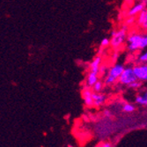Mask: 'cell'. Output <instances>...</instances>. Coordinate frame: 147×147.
I'll list each match as a JSON object with an SVG mask.
<instances>
[{
  "label": "cell",
  "mask_w": 147,
  "mask_h": 147,
  "mask_svg": "<svg viewBox=\"0 0 147 147\" xmlns=\"http://www.w3.org/2000/svg\"><path fill=\"white\" fill-rule=\"evenodd\" d=\"M92 100H93V107L95 108H100L107 101V96L102 92H95L92 93Z\"/></svg>",
  "instance_id": "30bf717a"
},
{
  "label": "cell",
  "mask_w": 147,
  "mask_h": 147,
  "mask_svg": "<svg viewBox=\"0 0 147 147\" xmlns=\"http://www.w3.org/2000/svg\"><path fill=\"white\" fill-rule=\"evenodd\" d=\"M146 6L140 1H136L134 3H132L127 9L125 12V17H137L139 13L145 8Z\"/></svg>",
  "instance_id": "52a82bcc"
},
{
  "label": "cell",
  "mask_w": 147,
  "mask_h": 147,
  "mask_svg": "<svg viewBox=\"0 0 147 147\" xmlns=\"http://www.w3.org/2000/svg\"><path fill=\"white\" fill-rule=\"evenodd\" d=\"M140 1H141L145 6H147V0H140Z\"/></svg>",
  "instance_id": "7402d4cb"
},
{
  "label": "cell",
  "mask_w": 147,
  "mask_h": 147,
  "mask_svg": "<svg viewBox=\"0 0 147 147\" xmlns=\"http://www.w3.org/2000/svg\"><path fill=\"white\" fill-rule=\"evenodd\" d=\"M134 2V0H124V3L125 4H128V3H130V5Z\"/></svg>",
  "instance_id": "44dd1931"
},
{
  "label": "cell",
  "mask_w": 147,
  "mask_h": 147,
  "mask_svg": "<svg viewBox=\"0 0 147 147\" xmlns=\"http://www.w3.org/2000/svg\"><path fill=\"white\" fill-rule=\"evenodd\" d=\"M124 69V66L122 63H114L110 67L108 68V71L104 74V80L103 82L105 86H114L118 82V79L121 76L123 71Z\"/></svg>",
  "instance_id": "3957f363"
},
{
  "label": "cell",
  "mask_w": 147,
  "mask_h": 147,
  "mask_svg": "<svg viewBox=\"0 0 147 147\" xmlns=\"http://www.w3.org/2000/svg\"><path fill=\"white\" fill-rule=\"evenodd\" d=\"M135 102L140 106H147V89L142 90L138 93L135 98Z\"/></svg>",
  "instance_id": "7c38bea8"
},
{
  "label": "cell",
  "mask_w": 147,
  "mask_h": 147,
  "mask_svg": "<svg viewBox=\"0 0 147 147\" xmlns=\"http://www.w3.org/2000/svg\"><path fill=\"white\" fill-rule=\"evenodd\" d=\"M135 24H136V18L135 17H125L123 25L127 26L129 28H132L135 26Z\"/></svg>",
  "instance_id": "5bb4252c"
},
{
  "label": "cell",
  "mask_w": 147,
  "mask_h": 147,
  "mask_svg": "<svg viewBox=\"0 0 147 147\" xmlns=\"http://www.w3.org/2000/svg\"><path fill=\"white\" fill-rule=\"evenodd\" d=\"M142 84L143 83L141 81H139V80H136L135 82H133L132 84H130L128 87L131 88V89H139V88H141Z\"/></svg>",
  "instance_id": "ac0fdd59"
},
{
  "label": "cell",
  "mask_w": 147,
  "mask_h": 147,
  "mask_svg": "<svg viewBox=\"0 0 147 147\" xmlns=\"http://www.w3.org/2000/svg\"><path fill=\"white\" fill-rule=\"evenodd\" d=\"M92 93L93 91L92 88L84 86L82 89V98L84 100L85 105L87 108H92L93 107V100H92Z\"/></svg>",
  "instance_id": "ba28073f"
},
{
  "label": "cell",
  "mask_w": 147,
  "mask_h": 147,
  "mask_svg": "<svg viewBox=\"0 0 147 147\" xmlns=\"http://www.w3.org/2000/svg\"><path fill=\"white\" fill-rule=\"evenodd\" d=\"M103 59L100 55H98L92 59L91 63L89 64V71L93 72V73H97L100 75V68L102 64Z\"/></svg>",
  "instance_id": "9c48e42d"
},
{
  "label": "cell",
  "mask_w": 147,
  "mask_h": 147,
  "mask_svg": "<svg viewBox=\"0 0 147 147\" xmlns=\"http://www.w3.org/2000/svg\"><path fill=\"white\" fill-rule=\"evenodd\" d=\"M136 80L138 79L134 73V71H133V67L132 66H127V67H124L117 83H119L121 86L128 87L130 84L135 82Z\"/></svg>",
  "instance_id": "277c9868"
},
{
  "label": "cell",
  "mask_w": 147,
  "mask_h": 147,
  "mask_svg": "<svg viewBox=\"0 0 147 147\" xmlns=\"http://www.w3.org/2000/svg\"><path fill=\"white\" fill-rule=\"evenodd\" d=\"M67 147H73V146H72V145H68Z\"/></svg>",
  "instance_id": "cb8c5ba5"
},
{
  "label": "cell",
  "mask_w": 147,
  "mask_h": 147,
  "mask_svg": "<svg viewBox=\"0 0 147 147\" xmlns=\"http://www.w3.org/2000/svg\"><path fill=\"white\" fill-rule=\"evenodd\" d=\"M137 62L138 63H147V49L139 53L137 57Z\"/></svg>",
  "instance_id": "2e32d148"
},
{
  "label": "cell",
  "mask_w": 147,
  "mask_h": 147,
  "mask_svg": "<svg viewBox=\"0 0 147 147\" xmlns=\"http://www.w3.org/2000/svg\"><path fill=\"white\" fill-rule=\"evenodd\" d=\"M132 67L137 79L142 83H147V63L136 62Z\"/></svg>",
  "instance_id": "5b68a950"
},
{
  "label": "cell",
  "mask_w": 147,
  "mask_h": 147,
  "mask_svg": "<svg viewBox=\"0 0 147 147\" xmlns=\"http://www.w3.org/2000/svg\"><path fill=\"white\" fill-rule=\"evenodd\" d=\"M104 114H105V115H106V116H108V117H110V116H111L110 112H109V111H108V110H105V111H104Z\"/></svg>",
  "instance_id": "ffe728a7"
},
{
  "label": "cell",
  "mask_w": 147,
  "mask_h": 147,
  "mask_svg": "<svg viewBox=\"0 0 147 147\" xmlns=\"http://www.w3.org/2000/svg\"><path fill=\"white\" fill-rule=\"evenodd\" d=\"M136 109V107L133 105V104H130V103H124L123 106V112L125 113H132V112H134Z\"/></svg>",
  "instance_id": "9a60e30c"
},
{
  "label": "cell",
  "mask_w": 147,
  "mask_h": 147,
  "mask_svg": "<svg viewBox=\"0 0 147 147\" xmlns=\"http://www.w3.org/2000/svg\"><path fill=\"white\" fill-rule=\"evenodd\" d=\"M100 46L101 49H107L108 47H109L110 46V39H109V38H103L100 41Z\"/></svg>",
  "instance_id": "e0dca14e"
},
{
  "label": "cell",
  "mask_w": 147,
  "mask_h": 147,
  "mask_svg": "<svg viewBox=\"0 0 147 147\" xmlns=\"http://www.w3.org/2000/svg\"><path fill=\"white\" fill-rule=\"evenodd\" d=\"M100 147H112V144L110 143H103Z\"/></svg>",
  "instance_id": "d6986e66"
},
{
  "label": "cell",
  "mask_w": 147,
  "mask_h": 147,
  "mask_svg": "<svg viewBox=\"0 0 147 147\" xmlns=\"http://www.w3.org/2000/svg\"><path fill=\"white\" fill-rule=\"evenodd\" d=\"M129 29V28L123 24L118 29L112 31L110 38V46L114 50L119 51L125 47L126 40Z\"/></svg>",
  "instance_id": "7a4b0ae2"
},
{
  "label": "cell",
  "mask_w": 147,
  "mask_h": 147,
  "mask_svg": "<svg viewBox=\"0 0 147 147\" xmlns=\"http://www.w3.org/2000/svg\"><path fill=\"white\" fill-rule=\"evenodd\" d=\"M125 48L130 53H136L147 49V41L144 33L138 30L136 28H130L128 33Z\"/></svg>",
  "instance_id": "6da1fadb"
},
{
  "label": "cell",
  "mask_w": 147,
  "mask_h": 147,
  "mask_svg": "<svg viewBox=\"0 0 147 147\" xmlns=\"http://www.w3.org/2000/svg\"><path fill=\"white\" fill-rule=\"evenodd\" d=\"M99 79H100V75L99 74L88 71V73L86 75V80H85V86L92 88V86L94 85Z\"/></svg>",
  "instance_id": "8fae6325"
},
{
  "label": "cell",
  "mask_w": 147,
  "mask_h": 147,
  "mask_svg": "<svg viewBox=\"0 0 147 147\" xmlns=\"http://www.w3.org/2000/svg\"><path fill=\"white\" fill-rule=\"evenodd\" d=\"M144 36H145V38H146V41H147V32H145V33H144Z\"/></svg>",
  "instance_id": "603a6c76"
},
{
  "label": "cell",
  "mask_w": 147,
  "mask_h": 147,
  "mask_svg": "<svg viewBox=\"0 0 147 147\" xmlns=\"http://www.w3.org/2000/svg\"><path fill=\"white\" fill-rule=\"evenodd\" d=\"M134 28L143 33L147 32V6L136 17V24Z\"/></svg>",
  "instance_id": "8992f818"
},
{
  "label": "cell",
  "mask_w": 147,
  "mask_h": 147,
  "mask_svg": "<svg viewBox=\"0 0 147 147\" xmlns=\"http://www.w3.org/2000/svg\"><path fill=\"white\" fill-rule=\"evenodd\" d=\"M104 86H105L104 82L102 81V80L99 79L98 81L92 86V90L93 92H101L102 90H103V88H104Z\"/></svg>",
  "instance_id": "4fadbf2b"
}]
</instances>
